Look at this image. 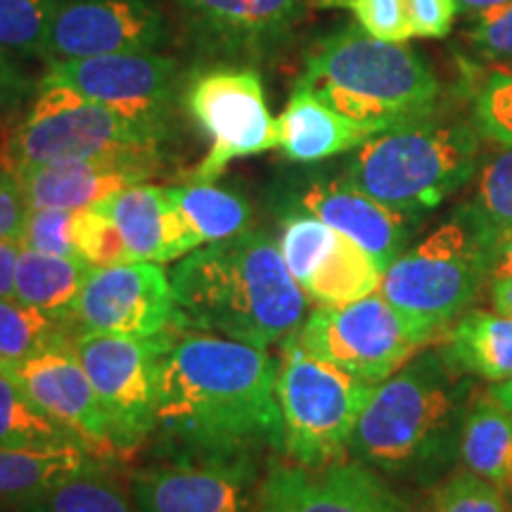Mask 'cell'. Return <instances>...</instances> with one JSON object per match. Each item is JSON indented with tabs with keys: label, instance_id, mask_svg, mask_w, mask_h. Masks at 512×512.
<instances>
[{
	"label": "cell",
	"instance_id": "48",
	"mask_svg": "<svg viewBox=\"0 0 512 512\" xmlns=\"http://www.w3.org/2000/svg\"><path fill=\"white\" fill-rule=\"evenodd\" d=\"M489 392L494 394L496 399L501 401L503 406L512 413V377H508V380H503V382H494L489 387Z\"/></svg>",
	"mask_w": 512,
	"mask_h": 512
},
{
	"label": "cell",
	"instance_id": "29",
	"mask_svg": "<svg viewBox=\"0 0 512 512\" xmlns=\"http://www.w3.org/2000/svg\"><path fill=\"white\" fill-rule=\"evenodd\" d=\"M0 512H136L107 463H93L29 501L0 508Z\"/></svg>",
	"mask_w": 512,
	"mask_h": 512
},
{
	"label": "cell",
	"instance_id": "42",
	"mask_svg": "<svg viewBox=\"0 0 512 512\" xmlns=\"http://www.w3.org/2000/svg\"><path fill=\"white\" fill-rule=\"evenodd\" d=\"M29 207L17 171L0 164V240L22 238Z\"/></svg>",
	"mask_w": 512,
	"mask_h": 512
},
{
	"label": "cell",
	"instance_id": "1",
	"mask_svg": "<svg viewBox=\"0 0 512 512\" xmlns=\"http://www.w3.org/2000/svg\"><path fill=\"white\" fill-rule=\"evenodd\" d=\"M152 458L166 463L259 458L283 448L278 361L268 349L188 332L159 358Z\"/></svg>",
	"mask_w": 512,
	"mask_h": 512
},
{
	"label": "cell",
	"instance_id": "36",
	"mask_svg": "<svg viewBox=\"0 0 512 512\" xmlns=\"http://www.w3.org/2000/svg\"><path fill=\"white\" fill-rule=\"evenodd\" d=\"M72 238L81 259H86L95 268L136 261V256H133L131 247L126 245L117 223L95 207L74 211Z\"/></svg>",
	"mask_w": 512,
	"mask_h": 512
},
{
	"label": "cell",
	"instance_id": "15",
	"mask_svg": "<svg viewBox=\"0 0 512 512\" xmlns=\"http://www.w3.org/2000/svg\"><path fill=\"white\" fill-rule=\"evenodd\" d=\"M271 200L275 214L285 209L306 211L337 233L347 235L373 256L382 271L406 252L413 235L415 219L373 200L342 176L306 174L285 178L273 188Z\"/></svg>",
	"mask_w": 512,
	"mask_h": 512
},
{
	"label": "cell",
	"instance_id": "33",
	"mask_svg": "<svg viewBox=\"0 0 512 512\" xmlns=\"http://www.w3.org/2000/svg\"><path fill=\"white\" fill-rule=\"evenodd\" d=\"M64 0H0V50L19 60H41L50 24Z\"/></svg>",
	"mask_w": 512,
	"mask_h": 512
},
{
	"label": "cell",
	"instance_id": "44",
	"mask_svg": "<svg viewBox=\"0 0 512 512\" xmlns=\"http://www.w3.org/2000/svg\"><path fill=\"white\" fill-rule=\"evenodd\" d=\"M19 254H22V242L0 240V297H12V292H15Z\"/></svg>",
	"mask_w": 512,
	"mask_h": 512
},
{
	"label": "cell",
	"instance_id": "2",
	"mask_svg": "<svg viewBox=\"0 0 512 512\" xmlns=\"http://www.w3.org/2000/svg\"><path fill=\"white\" fill-rule=\"evenodd\" d=\"M178 328L268 349L306 320L309 297L287 268L278 242L249 228L185 254L169 273Z\"/></svg>",
	"mask_w": 512,
	"mask_h": 512
},
{
	"label": "cell",
	"instance_id": "46",
	"mask_svg": "<svg viewBox=\"0 0 512 512\" xmlns=\"http://www.w3.org/2000/svg\"><path fill=\"white\" fill-rule=\"evenodd\" d=\"M512 273V235L498 242L494 256V275H510ZM491 275V278H494Z\"/></svg>",
	"mask_w": 512,
	"mask_h": 512
},
{
	"label": "cell",
	"instance_id": "19",
	"mask_svg": "<svg viewBox=\"0 0 512 512\" xmlns=\"http://www.w3.org/2000/svg\"><path fill=\"white\" fill-rule=\"evenodd\" d=\"M27 396L57 422L67 425L86 444L91 456L112 465L117 453L110 444L107 420L98 396L79 358L69 347H55L24 358L12 366H0Z\"/></svg>",
	"mask_w": 512,
	"mask_h": 512
},
{
	"label": "cell",
	"instance_id": "47",
	"mask_svg": "<svg viewBox=\"0 0 512 512\" xmlns=\"http://www.w3.org/2000/svg\"><path fill=\"white\" fill-rule=\"evenodd\" d=\"M456 3H458L460 15L475 17V15H479V12L491 10V8H496V5L508 3V0H456Z\"/></svg>",
	"mask_w": 512,
	"mask_h": 512
},
{
	"label": "cell",
	"instance_id": "39",
	"mask_svg": "<svg viewBox=\"0 0 512 512\" xmlns=\"http://www.w3.org/2000/svg\"><path fill=\"white\" fill-rule=\"evenodd\" d=\"M72 219L74 211L67 209H29L19 242L34 252L79 256L72 238Z\"/></svg>",
	"mask_w": 512,
	"mask_h": 512
},
{
	"label": "cell",
	"instance_id": "34",
	"mask_svg": "<svg viewBox=\"0 0 512 512\" xmlns=\"http://www.w3.org/2000/svg\"><path fill=\"white\" fill-rule=\"evenodd\" d=\"M470 209L501 242L512 235V147H503L479 166Z\"/></svg>",
	"mask_w": 512,
	"mask_h": 512
},
{
	"label": "cell",
	"instance_id": "17",
	"mask_svg": "<svg viewBox=\"0 0 512 512\" xmlns=\"http://www.w3.org/2000/svg\"><path fill=\"white\" fill-rule=\"evenodd\" d=\"M171 278L152 261L93 268L69 311L74 337L83 332L159 335L174 320Z\"/></svg>",
	"mask_w": 512,
	"mask_h": 512
},
{
	"label": "cell",
	"instance_id": "7",
	"mask_svg": "<svg viewBox=\"0 0 512 512\" xmlns=\"http://www.w3.org/2000/svg\"><path fill=\"white\" fill-rule=\"evenodd\" d=\"M169 140V133L138 124L72 88L38 81L27 112L5 138L3 166L19 171L117 152L164 155Z\"/></svg>",
	"mask_w": 512,
	"mask_h": 512
},
{
	"label": "cell",
	"instance_id": "40",
	"mask_svg": "<svg viewBox=\"0 0 512 512\" xmlns=\"http://www.w3.org/2000/svg\"><path fill=\"white\" fill-rule=\"evenodd\" d=\"M467 38L484 60L512 67V0L472 17Z\"/></svg>",
	"mask_w": 512,
	"mask_h": 512
},
{
	"label": "cell",
	"instance_id": "41",
	"mask_svg": "<svg viewBox=\"0 0 512 512\" xmlns=\"http://www.w3.org/2000/svg\"><path fill=\"white\" fill-rule=\"evenodd\" d=\"M34 93L36 83L17 67L15 60H10V55L0 50V140L3 145L12 131V119L22 112L24 105H29Z\"/></svg>",
	"mask_w": 512,
	"mask_h": 512
},
{
	"label": "cell",
	"instance_id": "30",
	"mask_svg": "<svg viewBox=\"0 0 512 512\" xmlns=\"http://www.w3.org/2000/svg\"><path fill=\"white\" fill-rule=\"evenodd\" d=\"M169 197L192 223L204 245L247 233L254 223V209L242 192L214 183L169 185Z\"/></svg>",
	"mask_w": 512,
	"mask_h": 512
},
{
	"label": "cell",
	"instance_id": "10",
	"mask_svg": "<svg viewBox=\"0 0 512 512\" xmlns=\"http://www.w3.org/2000/svg\"><path fill=\"white\" fill-rule=\"evenodd\" d=\"M181 107L211 143L207 157L190 171V183H214L235 159L278 147V119L249 64H207L190 72Z\"/></svg>",
	"mask_w": 512,
	"mask_h": 512
},
{
	"label": "cell",
	"instance_id": "9",
	"mask_svg": "<svg viewBox=\"0 0 512 512\" xmlns=\"http://www.w3.org/2000/svg\"><path fill=\"white\" fill-rule=\"evenodd\" d=\"M306 354L368 384L394 375L422 349L437 344V335L382 297L370 294L347 306H318L294 332Z\"/></svg>",
	"mask_w": 512,
	"mask_h": 512
},
{
	"label": "cell",
	"instance_id": "14",
	"mask_svg": "<svg viewBox=\"0 0 512 512\" xmlns=\"http://www.w3.org/2000/svg\"><path fill=\"white\" fill-rule=\"evenodd\" d=\"M171 22L159 0H64L50 24L43 62L117 53H159Z\"/></svg>",
	"mask_w": 512,
	"mask_h": 512
},
{
	"label": "cell",
	"instance_id": "22",
	"mask_svg": "<svg viewBox=\"0 0 512 512\" xmlns=\"http://www.w3.org/2000/svg\"><path fill=\"white\" fill-rule=\"evenodd\" d=\"M370 138L373 133L332 110L299 79L278 117V147L297 164H316L344 155Z\"/></svg>",
	"mask_w": 512,
	"mask_h": 512
},
{
	"label": "cell",
	"instance_id": "32",
	"mask_svg": "<svg viewBox=\"0 0 512 512\" xmlns=\"http://www.w3.org/2000/svg\"><path fill=\"white\" fill-rule=\"evenodd\" d=\"M278 219V249L290 273L294 275V280L304 287L309 283L311 275L318 271L320 264L328 259L339 233L332 230L328 223L299 209L278 211Z\"/></svg>",
	"mask_w": 512,
	"mask_h": 512
},
{
	"label": "cell",
	"instance_id": "37",
	"mask_svg": "<svg viewBox=\"0 0 512 512\" xmlns=\"http://www.w3.org/2000/svg\"><path fill=\"white\" fill-rule=\"evenodd\" d=\"M510 508V496L501 486L463 467L434 489L427 512H510Z\"/></svg>",
	"mask_w": 512,
	"mask_h": 512
},
{
	"label": "cell",
	"instance_id": "35",
	"mask_svg": "<svg viewBox=\"0 0 512 512\" xmlns=\"http://www.w3.org/2000/svg\"><path fill=\"white\" fill-rule=\"evenodd\" d=\"M470 112L479 136L512 147V67H491L477 81Z\"/></svg>",
	"mask_w": 512,
	"mask_h": 512
},
{
	"label": "cell",
	"instance_id": "13",
	"mask_svg": "<svg viewBox=\"0 0 512 512\" xmlns=\"http://www.w3.org/2000/svg\"><path fill=\"white\" fill-rule=\"evenodd\" d=\"M313 0H176L197 57L209 64H254L285 48Z\"/></svg>",
	"mask_w": 512,
	"mask_h": 512
},
{
	"label": "cell",
	"instance_id": "25",
	"mask_svg": "<svg viewBox=\"0 0 512 512\" xmlns=\"http://www.w3.org/2000/svg\"><path fill=\"white\" fill-rule=\"evenodd\" d=\"M93 268L81 256H55L22 247L12 297L69 323V311Z\"/></svg>",
	"mask_w": 512,
	"mask_h": 512
},
{
	"label": "cell",
	"instance_id": "27",
	"mask_svg": "<svg viewBox=\"0 0 512 512\" xmlns=\"http://www.w3.org/2000/svg\"><path fill=\"white\" fill-rule=\"evenodd\" d=\"M0 446L19 448V451H60V448L88 451L79 434L31 401L3 368H0Z\"/></svg>",
	"mask_w": 512,
	"mask_h": 512
},
{
	"label": "cell",
	"instance_id": "38",
	"mask_svg": "<svg viewBox=\"0 0 512 512\" xmlns=\"http://www.w3.org/2000/svg\"><path fill=\"white\" fill-rule=\"evenodd\" d=\"M313 8L349 10L358 27L380 41L406 43L413 38L406 0H313Z\"/></svg>",
	"mask_w": 512,
	"mask_h": 512
},
{
	"label": "cell",
	"instance_id": "24",
	"mask_svg": "<svg viewBox=\"0 0 512 512\" xmlns=\"http://www.w3.org/2000/svg\"><path fill=\"white\" fill-rule=\"evenodd\" d=\"M458 460L512 498V413L489 389L477 392L467 408Z\"/></svg>",
	"mask_w": 512,
	"mask_h": 512
},
{
	"label": "cell",
	"instance_id": "12",
	"mask_svg": "<svg viewBox=\"0 0 512 512\" xmlns=\"http://www.w3.org/2000/svg\"><path fill=\"white\" fill-rule=\"evenodd\" d=\"M185 69L162 53H117L48 64L41 81L60 83L157 131L174 133V112L183 105Z\"/></svg>",
	"mask_w": 512,
	"mask_h": 512
},
{
	"label": "cell",
	"instance_id": "26",
	"mask_svg": "<svg viewBox=\"0 0 512 512\" xmlns=\"http://www.w3.org/2000/svg\"><path fill=\"white\" fill-rule=\"evenodd\" d=\"M102 463L83 448L19 451L0 446V508L24 503L74 472Z\"/></svg>",
	"mask_w": 512,
	"mask_h": 512
},
{
	"label": "cell",
	"instance_id": "5",
	"mask_svg": "<svg viewBox=\"0 0 512 512\" xmlns=\"http://www.w3.org/2000/svg\"><path fill=\"white\" fill-rule=\"evenodd\" d=\"M467 121L422 119L377 133L344 162L342 178L373 200L418 219L479 171L482 140Z\"/></svg>",
	"mask_w": 512,
	"mask_h": 512
},
{
	"label": "cell",
	"instance_id": "4",
	"mask_svg": "<svg viewBox=\"0 0 512 512\" xmlns=\"http://www.w3.org/2000/svg\"><path fill=\"white\" fill-rule=\"evenodd\" d=\"M299 81L373 136L434 117L441 98L437 74L418 50L380 41L361 27L320 38Z\"/></svg>",
	"mask_w": 512,
	"mask_h": 512
},
{
	"label": "cell",
	"instance_id": "6",
	"mask_svg": "<svg viewBox=\"0 0 512 512\" xmlns=\"http://www.w3.org/2000/svg\"><path fill=\"white\" fill-rule=\"evenodd\" d=\"M498 240L460 204L448 221L406 249L382 275L380 294L389 304L437 335V344L470 311L494 275Z\"/></svg>",
	"mask_w": 512,
	"mask_h": 512
},
{
	"label": "cell",
	"instance_id": "28",
	"mask_svg": "<svg viewBox=\"0 0 512 512\" xmlns=\"http://www.w3.org/2000/svg\"><path fill=\"white\" fill-rule=\"evenodd\" d=\"M382 266L366 249L339 233V238L302 290L316 306H347L380 292Z\"/></svg>",
	"mask_w": 512,
	"mask_h": 512
},
{
	"label": "cell",
	"instance_id": "20",
	"mask_svg": "<svg viewBox=\"0 0 512 512\" xmlns=\"http://www.w3.org/2000/svg\"><path fill=\"white\" fill-rule=\"evenodd\" d=\"M164 169L157 152H117L74 162H55L19 169L29 209H86L121 190L140 185Z\"/></svg>",
	"mask_w": 512,
	"mask_h": 512
},
{
	"label": "cell",
	"instance_id": "21",
	"mask_svg": "<svg viewBox=\"0 0 512 512\" xmlns=\"http://www.w3.org/2000/svg\"><path fill=\"white\" fill-rule=\"evenodd\" d=\"M93 207L117 223L136 261L166 264L204 245L162 185H133Z\"/></svg>",
	"mask_w": 512,
	"mask_h": 512
},
{
	"label": "cell",
	"instance_id": "11",
	"mask_svg": "<svg viewBox=\"0 0 512 512\" xmlns=\"http://www.w3.org/2000/svg\"><path fill=\"white\" fill-rule=\"evenodd\" d=\"M169 335H114L83 332L72 351L86 370L102 413L110 444L119 456L136 453L157 427L159 358Z\"/></svg>",
	"mask_w": 512,
	"mask_h": 512
},
{
	"label": "cell",
	"instance_id": "18",
	"mask_svg": "<svg viewBox=\"0 0 512 512\" xmlns=\"http://www.w3.org/2000/svg\"><path fill=\"white\" fill-rule=\"evenodd\" d=\"M261 482L259 458L155 460L131 477L136 512H252Z\"/></svg>",
	"mask_w": 512,
	"mask_h": 512
},
{
	"label": "cell",
	"instance_id": "43",
	"mask_svg": "<svg viewBox=\"0 0 512 512\" xmlns=\"http://www.w3.org/2000/svg\"><path fill=\"white\" fill-rule=\"evenodd\" d=\"M413 36L446 38L458 15L456 0H406Z\"/></svg>",
	"mask_w": 512,
	"mask_h": 512
},
{
	"label": "cell",
	"instance_id": "49",
	"mask_svg": "<svg viewBox=\"0 0 512 512\" xmlns=\"http://www.w3.org/2000/svg\"><path fill=\"white\" fill-rule=\"evenodd\" d=\"M510 512H512V508H510Z\"/></svg>",
	"mask_w": 512,
	"mask_h": 512
},
{
	"label": "cell",
	"instance_id": "31",
	"mask_svg": "<svg viewBox=\"0 0 512 512\" xmlns=\"http://www.w3.org/2000/svg\"><path fill=\"white\" fill-rule=\"evenodd\" d=\"M72 339L74 332L64 318L15 297H0V366H12L55 347H69Z\"/></svg>",
	"mask_w": 512,
	"mask_h": 512
},
{
	"label": "cell",
	"instance_id": "23",
	"mask_svg": "<svg viewBox=\"0 0 512 512\" xmlns=\"http://www.w3.org/2000/svg\"><path fill=\"white\" fill-rule=\"evenodd\" d=\"M439 347L460 373L484 382L512 377V316L465 311L441 337Z\"/></svg>",
	"mask_w": 512,
	"mask_h": 512
},
{
	"label": "cell",
	"instance_id": "8",
	"mask_svg": "<svg viewBox=\"0 0 512 512\" xmlns=\"http://www.w3.org/2000/svg\"><path fill=\"white\" fill-rule=\"evenodd\" d=\"M373 389L375 384L306 354L294 335L287 337L278 361L285 456L313 470L347 458Z\"/></svg>",
	"mask_w": 512,
	"mask_h": 512
},
{
	"label": "cell",
	"instance_id": "3",
	"mask_svg": "<svg viewBox=\"0 0 512 512\" xmlns=\"http://www.w3.org/2000/svg\"><path fill=\"white\" fill-rule=\"evenodd\" d=\"M475 394L472 375L460 373L439 344L425 347L375 384L349 453L375 472L430 484L458 458Z\"/></svg>",
	"mask_w": 512,
	"mask_h": 512
},
{
	"label": "cell",
	"instance_id": "16",
	"mask_svg": "<svg viewBox=\"0 0 512 512\" xmlns=\"http://www.w3.org/2000/svg\"><path fill=\"white\" fill-rule=\"evenodd\" d=\"M252 512H413L403 498L358 460L304 467L271 460Z\"/></svg>",
	"mask_w": 512,
	"mask_h": 512
},
{
	"label": "cell",
	"instance_id": "45",
	"mask_svg": "<svg viewBox=\"0 0 512 512\" xmlns=\"http://www.w3.org/2000/svg\"><path fill=\"white\" fill-rule=\"evenodd\" d=\"M489 299L494 304V311L503 316H512V273L510 275H494L486 285Z\"/></svg>",
	"mask_w": 512,
	"mask_h": 512
}]
</instances>
